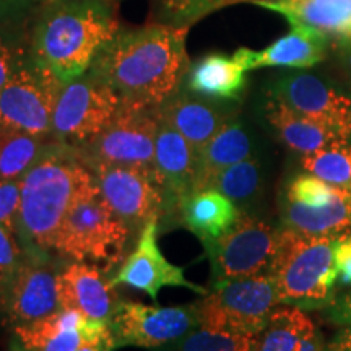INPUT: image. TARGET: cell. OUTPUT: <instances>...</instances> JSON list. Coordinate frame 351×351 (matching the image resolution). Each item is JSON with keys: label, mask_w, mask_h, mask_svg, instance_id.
Returning <instances> with one entry per match:
<instances>
[{"label": "cell", "mask_w": 351, "mask_h": 351, "mask_svg": "<svg viewBox=\"0 0 351 351\" xmlns=\"http://www.w3.org/2000/svg\"><path fill=\"white\" fill-rule=\"evenodd\" d=\"M236 2L243 0H158V19L165 25L189 28L218 8Z\"/></svg>", "instance_id": "cell-31"}, {"label": "cell", "mask_w": 351, "mask_h": 351, "mask_svg": "<svg viewBox=\"0 0 351 351\" xmlns=\"http://www.w3.org/2000/svg\"><path fill=\"white\" fill-rule=\"evenodd\" d=\"M291 25L319 33L327 43L351 44V0H249Z\"/></svg>", "instance_id": "cell-19"}, {"label": "cell", "mask_w": 351, "mask_h": 351, "mask_svg": "<svg viewBox=\"0 0 351 351\" xmlns=\"http://www.w3.org/2000/svg\"><path fill=\"white\" fill-rule=\"evenodd\" d=\"M60 82L34 59L16 65L0 90V125L47 140L52 137V112Z\"/></svg>", "instance_id": "cell-9"}, {"label": "cell", "mask_w": 351, "mask_h": 351, "mask_svg": "<svg viewBox=\"0 0 351 351\" xmlns=\"http://www.w3.org/2000/svg\"><path fill=\"white\" fill-rule=\"evenodd\" d=\"M256 337L199 326L179 341L178 351H254Z\"/></svg>", "instance_id": "cell-30"}, {"label": "cell", "mask_w": 351, "mask_h": 351, "mask_svg": "<svg viewBox=\"0 0 351 351\" xmlns=\"http://www.w3.org/2000/svg\"><path fill=\"white\" fill-rule=\"evenodd\" d=\"M156 132V108H142L122 101L112 121L77 152L86 166H134L153 171Z\"/></svg>", "instance_id": "cell-8"}, {"label": "cell", "mask_w": 351, "mask_h": 351, "mask_svg": "<svg viewBox=\"0 0 351 351\" xmlns=\"http://www.w3.org/2000/svg\"><path fill=\"white\" fill-rule=\"evenodd\" d=\"M247 77L234 59L208 54L189 65L184 85L189 93L208 99H239Z\"/></svg>", "instance_id": "cell-25"}, {"label": "cell", "mask_w": 351, "mask_h": 351, "mask_svg": "<svg viewBox=\"0 0 351 351\" xmlns=\"http://www.w3.org/2000/svg\"><path fill=\"white\" fill-rule=\"evenodd\" d=\"M249 156H252V142L247 130L236 121L226 122L197 155L192 192L212 189L223 171Z\"/></svg>", "instance_id": "cell-24"}, {"label": "cell", "mask_w": 351, "mask_h": 351, "mask_svg": "<svg viewBox=\"0 0 351 351\" xmlns=\"http://www.w3.org/2000/svg\"><path fill=\"white\" fill-rule=\"evenodd\" d=\"M330 315L341 326H351V291L341 296L340 300L333 301Z\"/></svg>", "instance_id": "cell-35"}, {"label": "cell", "mask_w": 351, "mask_h": 351, "mask_svg": "<svg viewBox=\"0 0 351 351\" xmlns=\"http://www.w3.org/2000/svg\"><path fill=\"white\" fill-rule=\"evenodd\" d=\"M261 187V163L254 156L230 166L218 176L212 189L221 192L234 204L252 200Z\"/></svg>", "instance_id": "cell-29"}, {"label": "cell", "mask_w": 351, "mask_h": 351, "mask_svg": "<svg viewBox=\"0 0 351 351\" xmlns=\"http://www.w3.org/2000/svg\"><path fill=\"white\" fill-rule=\"evenodd\" d=\"M302 168L306 173L317 176L328 184L351 186V145L341 143L302 155Z\"/></svg>", "instance_id": "cell-28"}, {"label": "cell", "mask_w": 351, "mask_h": 351, "mask_svg": "<svg viewBox=\"0 0 351 351\" xmlns=\"http://www.w3.org/2000/svg\"><path fill=\"white\" fill-rule=\"evenodd\" d=\"M317 332L314 322L298 306H278L256 335L254 351H300L304 340Z\"/></svg>", "instance_id": "cell-26"}, {"label": "cell", "mask_w": 351, "mask_h": 351, "mask_svg": "<svg viewBox=\"0 0 351 351\" xmlns=\"http://www.w3.org/2000/svg\"><path fill=\"white\" fill-rule=\"evenodd\" d=\"M283 301L270 274L215 282L195 302L199 326L256 337Z\"/></svg>", "instance_id": "cell-6"}, {"label": "cell", "mask_w": 351, "mask_h": 351, "mask_svg": "<svg viewBox=\"0 0 351 351\" xmlns=\"http://www.w3.org/2000/svg\"><path fill=\"white\" fill-rule=\"evenodd\" d=\"M57 291L60 307L78 311L95 320H111L119 304L112 280L90 263H69L59 270Z\"/></svg>", "instance_id": "cell-18"}, {"label": "cell", "mask_w": 351, "mask_h": 351, "mask_svg": "<svg viewBox=\"0 0 351 351\" xmlns=\"http://www.w3.org/2000/svg\"><path fill=\"white\" fill-rule=\"evenodd\" d=\"M47 140L0 125V179L20 181L47 148Z\"/></svg>", "instance_id": "cell-27"}, {"label": "cell", "mask_w": 351, "mask_h": 351, "mask_svg": "<svg viewBox=\"0 0 351 351\" xmlns=\"http://www.w3.org/2000/svg\"><path fill=\"white\" fill-rule=\"evenodd\" d=\"M267 96L301 116L330 125L351 137V99L317 77L309 73L280 77L267 91Z\"/></svg>", "instance_id": "cell-16"}, {"label": "cell", "mask_w": 351, "mask_h": 351, "mask_svg": "<svg viewBox=\"0 0 351 351\" xmlns=\"http://www.w3.org/2000/svg\"><path fill=\"white\" fill-rule=\"evenodd\" d=\"M326 351H351V326H345L326 345Z\"/></svg>", "instance_id": "cell-38"}, {"label": "cell", "mask_w": 351, "mask_h": 351, "mask_svg": "<svg viewBox=\"0 0 351 351\" xmlns=\"http://www.w3.org/2000/svg\"><path fill=\"white\" fill-rule=\"evenodd\" d=\"M20 236L7 226L0 225V291H5L13 275L25 261V251L21 249Z\"/></svg>", "instance_id": "cell-32"}, {"label": "cell", "mask_w": 351, "mask_h": 351, "mask_svg": "<svg viewBox=\"0 0 351 351\" xmlns=\"http://www.w3.org/2000/svg\"><path fill=\"white\" fill-rule=\"evenodd\" d=\"M101 195L132 232L165 213V195L150 169L134 166H88Z\"/></svg>", "instance_id": "cell-13"}, {"label": "cell", "mask_w": 351, "mask_h": 351, "mask_svg": "<svg viewBox=\"0 0 351 351\" xmlns=\"http://www.w3.org/2000/svg\"><path fill=\"white\" fill-rule=\"evenodd\" d=\"M57 275L59 271L49 263L47 252L28 251L3 291V307L13 327L34 322L60 309Z\"/></svg>", "instance_id": "cell-14"}, {"label": "cell", "mask_w": 351, "mask_h": 351, "mask_svg": "<svg viewBox=\"0 0 351 351\" xmlns=\"http://www.w3.org/2000/svg\"><path fill=\"white\" fill-rule=\"evenodd\" d=\"M337 271L339 280L345 285H351V230L341 232L335 249Z\"/></svg>", "instance_id": "cell-34"}, {"label": "cell", "mask_w": 351, "mask_h": 351, "mask_svg": "<svg viewBox=\"0 0 351 351\" xmlns=\"http://www.w3.org/2000/svg\"><path fill=\"white\" fill-rule=\"evenodd\" d=\"M278 236L280 230L241 212L230 231L204 244L215 282L270 274Z\"/></svg>", "instance_id": "cell-11"}, {"label": "cell", "mask_w": 351, "mask_h": 351, "mask_svg": "<svg viewBox=\"0 0 351 351\" xmlns=\"http://www.w3.org/2000/svg\"><path fill=\"white\" fill-rule=\"evenodd\" d=\"M13 70H15V64H13L10 47H8L5 41L0 38V90L5 85L8 78H10Z\"/></svg>", "instance_id": "cell-37"}, {"label": "cell", "mask_w": 351, "mask_h": 351, "mask_svg": "<svg viewBox=\"0 0 351 351\" xmlns=\"http://www.w3.org/2000/svg\"><path fill=\"white\" fill-rule=\"evenodd\" d=\"M2 2H10V0H0V3H2Z\"/></svg>", "instance_id": "cell-40"}, {"label": "cell", "mask_w": 351, "mask_h": 351, "mask_svg": "<svg viewBox=\"0 0 351 351\" xmlns=\"http://www.w3.org/2000/svg\"><path fill=\"white\" fill-rule=\"evenodd\" d=\"M20 181L0 179V225L19 234Z\"/></svg>", "instance_id": "cell-33"}, {"label": "cell", "mask_w": 351, "mask_h": 351, "mask_svg": "<svg viewBox=\"0 0 351 351\" xmlns=\"http://www.w3.org/2000/svg\"><path fill=\"white\" fill-rule=\"evenodd\" d=\"M263 111H265L267 122L278 135V138L289 150L301 153V155H309V153L324 150L333 145L350 143L351 140L343 132L301 116L270 96H267Z\"/></svg>", "instance_id": "cell-22"}, {"label": "cell", "mask_w": 351, "mask_h": 351, "mask_svg": "<svg viewBox=\"0 0 351 351\" xmlns=\"http://www.w3.org/2000/svg\"><path fill=\"white\" fill-rule=\"evenodd\" d=\"M158 223L160 217H153L142 228L134 252L122 262L119 271L112 278L114 287L124 285L134 288L150 296L153 301L158 300V293L165 287H182L202 296L207 295L208 289L189 282L182 267L174 265L163 256L158 245Z\"/></svg>", "instance_id": "cell-15"}, {"label": "cell", "mask_w": 351, "mask_h": 351, "mask_svg": "<svg viewBox=\"0 0 351 351\" xmlns=\"http://www.w3.org/2000/svg\"><path fill=\"white\" fill-rule=\"evenodd\" d=\"M93 173L77 148L49 143L41 158L20 179L19 236L28 251H54L70 207Z\"/></svg>", "instance_id": "cell-2"}, {"label": "cell", "mask_w": 351, "mask_h": 351, "mask_svg": "<svg viewBox=\"0 0 351 351\" xmlns=\"http://www.w3.org/2000/svg\"><path fill=\"white\" fill-rule=\"evenodd\" d=\"M121 106V96L88 70L75 80L60 83L52 112V137L80 148L112 121Z\"/></svg>", "instance_id": "cell-7"}, {"label": "cell", "mask_w": 351, "mask_h": 351, "mask_svg": "<svg viewBox=\"0 0 351 351\" xmlns=\"http://www.w3.org/2000/svg\"><path fill=\"white\" fill-rule=\"evenodd\" d=\"M300 351H326V343L320 339L319 332L313 333L309 339L304 340V343L301 345Z\"/></svg>", "instance_id": "cell-39"}, {"label": "cell", "mask_w": 351, "mask_h": 351, "mask_svg": "<svg viewBox=\"0 0 351 351\" xmlns=\"http://www.w3.org/2000/svg\"><path fill=\"white\" fill-rule=\"evenodd\" d=\"M117 348L116 339H114L112 330H111V324L109 327L104 330L101 335L96 337L95 340L88 341L86 345H83L78 351H114Z\"/></svg>", "instance_id": "cell-36"}, {"label": "cell", "mask_w": 351, "mask_h": 351, "mask_svg": "<svg viewBox=\"0 0 351 351\" xmlns=\"http://www.w3.org/2000/svg\"><path fill=\"white\" fill-rule=\"evenodd\" d=\"M109 324L117 348L138 346L152 350L178 343L200 322L195 304L158 307L119 301Z\"/></svg>", "instance_id": "cell-12"}, {"label": "cell", "mask_w": 351, "mask_h": 351, "mask_svg": "<svg viewBox=\"0 0 351 351\" xmlns=\"http://www.w3.org/2000/svg\"><path fill=\"white\" fill-rule=\"evenodd\" d=\"M195 166L194 147L158 116L153 174L165 195V215H174L178 218L184 199L192 194Z\"/></svg>", "instance_id": "cell-17"}, {"label": "cell", "mask_w": 351, "mask_h": 351, "mask_svg": "<svg viewBox=\"0 0 351 351\" xmlns=\"http://www.w3.org/2000/svg\"><path fill=\"white\" fill-rule=\"evenodd\" d=\"M282 219L285 228L307 234H341L351 230V186L328 184L314 174L289 182Z\"/></svg>", "instance_id": "cell-10"}, {"label": "cell", "mask_w": 351, "mask_h": 351, "mask_svg": "<svg viewBox=\"0 0 351 351\" xmlns=\"http://www.w3.org/2000/svg\"><path fill=\"white\" fill-rule=\"evenodd\" d=\"M239 215L234 202L215 189H207L187 195L179 207L178 218L202 244H207L230 231Z\"/></svg>", "instance_id": "cell-23"}, {"label": "cell", "mask_w": 351, "mask_h": 351, "mask_svg": "<svg viewBox=\"0 0 351 351\" xmlns=\"http://www.w3.org/2000/svg\"><path fill=\"white\" fill-rule=\"evenodd\" d=\"M156 112L194 147L197 155L217 132L231 121L223 109L181 91V88L158 106Z\"/></svg>", "instance_id": "cell-21"}, {"label": "cell", "mask_w": 351, "mask_h": 351, "mask_svg": "<svg viewBox=\"0 0 351 351\" xmlns=\"http://www.w3.org/2000/svg\"><path fill=\"white\" fill-rule=\"evenodd\" d=\"M119 33L117 20L99 0H67L46 12L34 33V59L60 82L85 75L96 56Z\"/></svg>", "instance_id": "cell-3"}, {"label": "cell", "mask_w": 351, "mask_h": 351, "mask_svg": "<svg viewBox=\"0 0 351 351\" xmlns=\"http://www.w3.org/2000/svg\"><path fill=\"white\" fill-rule=\"evenodd\" d=\"M339 236L280 230L270 275L283 304L315 307L330 300L339 280L335 261Z\"/></svg>", "instance_id": "cell-4"}, {"label": "cell", "mask_w": 351, "mask_h": 351, "mask_svg": "<svg viewBox=\"0 0 351 351\" xmlns=\"http://www.w3.org/2000/svg\"><path fill=\"white\" fill-rule=\"evenodd\" d=\"M130 236V228L112 212L93 181L70 207L54 251L77 262H106L114 267L124 256Z\"/></svg>", "instance_id": "cell-5"}, {"label": "cell", "mask_w": 351, "mask_h": 351, "mask_svg": "<svg viewBox=\"0 0 351 351\" xmlns=\"http://www.w3.org/2000/svg\"><path fill=\"white\" fill-rule=\"evenodd\" d=\"M327 44V39L319 33L304 28H291L288 34L261 51L239 47L232 59L245 72L265 67L309 69L324 60Z\"/></svg>", "instance_id": "cell-20"}, {"label": "cell", "mask_w": 351, "mask_h": 351, "mask_svg": "<svg viewBox=\"0 0 351 351\" xmlns=\"http://www.w3.org/2000/svg\"><path fill=\"white\" fill-rule=\"evenodd\" d=\"M182 26H147L119 32L96 56L90 72L121 96L124 103L158 108L181 88L189 70Z\"/></svg>", "instance_id": "cell-1"}]
</instances>
